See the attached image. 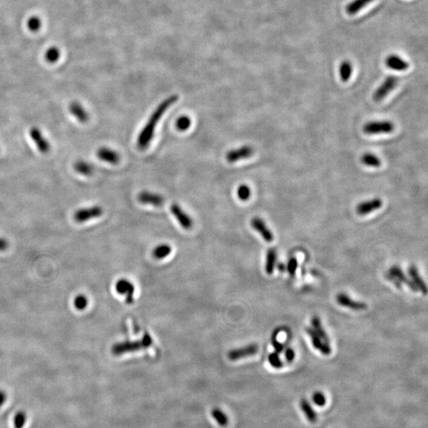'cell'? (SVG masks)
<instances>
[{
    "instance_id": "cb8c5ba5",
    "label": "cell",
    "mask_w": 428,
    "mask_h": 428,
    "mask_svg": "<svg viewBox=\"0 0 428 428\" xmlns=\"http://www.w3.org/2000/svg\"><path fill=\"white\" fill-rule=\"evenodd\" d=\"M276 258H277V252L274 248H270L267 251V258H266V266L265 270L267 274H272L275 267Z\"/></svg>"
},
{
    "instance_id": "484cf974",
    "label": "cell",
    "mask_w": 428,
    "mask_h": 428,
    "mask_svg": "<svg viewBox=\"0 0 428 428\" xmlns=\"http://www.w3.org/2000/svg\"><path fill=\"white\" fill-rule=\"evenodd\" d=\"M353 71V66L351 65V63L348 60L342 61V64L340 66V74L341 80L343 82H346L350 80L351 74Z\"/></svg>"
},
{
    "instance_id": "f1b7e54d",
    "label": "cell",
    "mask_w": 428,
    "mask_h": 428,
    "mask_svg": "<svg viewBox=\"0 0 428 428\" xmlns=\"http://www.w3.org/2000/svg\"><path fill=\"white\" fill-rule=\"evenodd\" d=\"M211 415L213 416V419L216 420V422L219 424L220 426L226 427L228 425V415H226L224 411H222V409H218V408L213 409L212 411H211Z\"/></svg>"
},
{
    "instance_id": "d6a6232c",
    "label": "cell",
    "mask_w": 428,
    "mask_h": 428,
    "mask_svg": "<svg viewBox=\"0 0 428 428\" xmlns=\"http://www.w3.org/2000/svg\"><path fill=\"white\" fill-rule=\"evenodd\" d=\"M190 125H191V120L189 119V117L182 116L177 120V129L181 131H185L187 129H189Z\"/></svg>"
},
{
    "instance_id": "ab89813d",
    "label": "cell",
    "mask_w": 428,
    "mask_h": 428,
    "mask_svg": "<svg viewBox=\"0 0 428 428\" xmlns=\"http://www.w3.org/2000/svg\"><path fill=\"white\" fill-rule=\"evenodd\" d=\"M8 241L4 239V238H2V237H0V252L6 251L7 248H8Z\"/></svg>"
},
{
    "instance_id": "7c38bea8",
    "label": "cell",
    "mask_w": 428,
    "mask_h": 428,
    "mask_svg": "<svg viewBox=\"0 0 428 428\" xmlns=\"http://www.w3.org/2000/svg\"><path fill=\"white\" fill-rule=\"evenodd\" d=\"M336 301L340 306L345 307V308L355 310V311H360V310L366 309L367 308V305L366 303L351 299V297L345 293H340L337 295Z\"/></svg>"
},
{
    "instance_id": "4316f807",
    "label": "cell",
    "mask_w": 428,
    "mask_h": 428,
    "mask_svg": "<svg viewBox=\"0 0 428 428\" xmlns=\"http://www.w3.org/2000/svg\"><path fill=\"white\" fill-rule=\"evenodd\" d=\"M171 252V247L166 243L159 244L153 251V256L156 259H162L169 256Z\"/></svg>"
},
{
    "instance_id": "9c48e42d",
    "label": "cell",
    "mask_w": 428,
    "mask_h": 428,
    "mask_svg": "<svg viewBox=\"0 0 428 428\" xmlns=\"http://www.w3.org/2000/svg\"><path fill=\"white\" fill-rule=\"evenodd\" d=\"M382 200L381 198H375L370 200L361 202L356 206V212L359 215L364 216L377 210L382 206Z\"/></svg>"
},
{
    "instance_id": "4fadbf2b",
    "label": "cell",
    "mask_w": 428,
    "mask_h": 428,
    "mask_svg": "<svg viewBox=\"0 0 428 428\" xmlns=\"http://www.w3.org/2000/svg\"><path fill=\"white\" fill-rule=\"evenodd\" d=\"M306 332L309 336L312 345L316 350L321 351V353L325 355H329L331 353V346L326 342H324L322 339L315 332L312 327H306Z\"/></svg>"
},
{
    "instance_id": "ffe728a7",
    "label": "cell",
    "mask_w": 428,
    "mask_h": 428,
    "mask_svg": "<svg viewBox=\"0 0 428 428\" xmlns=\"http://www.w3.org/2000/svg\"><path fill=\"white\" fill-rule=\"evenodd\" d=\"M409 274L412 282L417 287L418 290L421 291L422 293H424V294L426 295L428 293V288H427L426 283L424 282V280L421 278L417 268L415 266H411V267H409Z\"/></svg>"
},
{
    "instance_id": "7bdbcfd3",
    "label": "cell",
    "mask_w": 428,
    "mask_h": 428,
    "mask_svg": "<svg viewBox=\"0 0 428 428\" xmlns=\"http://www.w3.org/2000/svg\"><path fill=\"white\" fill-rule=\"evenodd\" d=\"M6 400H7V394L4 391L0 390V408L6 402Z\"/></svg>"
},
{
    "instance_id": "9a60e30c",
    "label": "cell",
    "mask_w": 428,
    "mask_h": 428,
    "mask_svg": "<svg viewBox=\"0 0 428 428\" xmlns=\"http://www.w3.org/2000/svg\"><path fill=\"white\" fill-rule=\"evenodd\" d=\"M138 200L142 204L153 205L154 206H161L164 203L163 196L149 191L141 192L138 195Z\"/></svg>"
},
{
    "instance_id": "e575fe53",
    "label": "cell",
    "mask_w": 428,
    "mask_h": 428,
    "mask_svg": "<svg viewBox=\"0 0 428 428\" xmlns=\"http://www.w3.org/2000/svg\"><path fill=\"white\" fill-rule=\"evenodd\" d=\"M278 332H279L278 330H275V331H274V333L272 334V336H271V342H272V345L274 347L276 353L280 354L284 351V346L278 341V338H277Z\"/></svg>"
},
{
    "instance_id": "8fae6325",
    "label": "cell",
    "mask_w": 428,
    "mask_h": 428,
    "mask_svg": "<svg viewBox=\"0 0 428 428\" xmlns=\"http://www.w3.org/2000/svg\"><path fill=\"white\" fill-rule=\"evenodd\" d=\"M171 211L174 218H176L177 221L179 222V224L184 229H190L192 228L193 221L188 213L183 210L179 205L175 204V203L171 205Z\"/></svg>"
},
{
    "instance_id": "30bf717a",
    "label": "cell",
    "mask_w": 428,
    "mask_h": 428,
    "mask_svg": "<svg viewBox=\"0 0 428 428\" xmlns=\"http://www.w3.org/2000/svg\"><path fill=\"white\" fill-rule=\"evenodd\" d=\"M30 137L32 138L34 142L37 145V149L41 153H49L50 150V144L48 141L47 139L44 137L43 134L41 133V130L37 127L31 128L30 130Z\"/></svg>"
},
{
    "instance_id": "1f68e13d",
    "label": "cell",
    "mask_w": 428,
    "mask_h": 428,
    "mask_svg": "<svg viewBox=\"0 0 428 428\" xmlns=\"http://www.w3.org/2000/svg\"><path fill=\"white\" fill-rule=\"evenodd\" d=\"M26 421V414L25 413V411H18L14 418V427L15 428H23Z\"/></svg>"
},
{
    "instance_id": "d6986e66",
    "label": "cell",
    "mask_w": 428,
    "mask_h": 428,
    "mask_svg": "<svg viewBox=\"0 0 428 428\" xmlns=\"http://www.w3.org/2000/svg\"><path fill=\"white\" fill-rule=\"evenodd\" d=\"M69 111L80 122L85 123L88 120V113L80 103L72 102L69 105Z\"/></svg>"
},
{
    "instance_id": "836d02e7",
    "label": "cell",
    "mask_w": 428,
    "mask_h": 428,
    "mask_svg": "<svg viewBox=\"0 0 428 428\" xmlns=\"http://www.w3.org/2000/svg\"><path fill=\"white\" fill-rule=\"evenodd\" d=\"M251 194H252V191H251V189L248 188V186L241 185L237 189V195H238V198L240 200H248Z\"/></svg>"
},
{
    "instance_id": "60d3db41",
    "label": "cell",
    "mask_w": 428,
    "mask_h": 428,
    "mask_svg": "<svg viewBox=\"0 0 428 428\" xmlns=\"http://www.w3.org/2000/svg\"><path fill=\"white\" fill-rule=\"evenodd\" d=\"M386 277H387L388 279L390 280V281H391V282H393V283H394V284L395 285V286H396L397 288H401V283H400V282H399L398 280L396 279L395 277L391 275L390 273L387 274V275H386Z\"/></svg>"
},
{
    "instance_id": "ee69618b",
    "label": "cell",
    "mask_w": 428,
    "mask_h": 428,
    "mask_svg": "<svg viewBox=\"0 0 428 428\" xmlns=\"http://www.w3.org/2000/svg\"><path fill=\"white\" fill-rule=\"evenodd\" d=\"M278 269L280 271H284L286 270V266L284 264H282V263H279L278 266Z\"/></svg>"
},
{
    "instance_id": "7a4b0ae2",
    "label": "cell",
    "mask_w": 428,
    "mask_h": 428,
    "mask_svg": "<svg viewBox=\"0 0 428 428\" xmlns=\"http://www.w3.org/2000/svg\"><path fill=\"white\" fill-rule=\"evenodd\" d=\"M153 344V339L150 335L145 333L142 338L137 341H125L114 344L112 347V353L116 356L123 354L135 352L142 349L148 348Z\"/></svg>"
},
{
    "instance_id": "83f0119b",
    "label": "cell",
    "mask_w": 428,
    "mask_h": 428,
    "mask_svg": "<svg viewBox=\"0 0 428 428\" xmlns=\"http://www.w3.org/2000/svg\"><path fill=\"white\" fill-rule=\"evenodd\" d=\"M361 162L364 165L372 168H379L381 164L380 159L372 153H366L361 155Z\"/></svg>"
},
{
    "instance_id": "ac0fdd59",
    "label": "cell",
    "mask_w": 428,
    "mask_h": 428,
    "mask_svg": "<svg viewBox=\"0 0 428 428\" xmlns=\"http://www.w3.org/2000/svg\"><path fill=\"white\" fill-rule=\"evenodd\" d=\"M389 273L398 280L400 283H405V285H407V286H409V288L411 289V291H414V292L419 291L417 287L415 286L412 281L407 277L406 274L404 273V271L400 269L398 266H394V267H391V269L389 271Z\"/></svg>"
},
{
    "instance_id": "277c9868",
    "label": "cell",
    "mask_w": 428,
    "mask_h": 428,
    "mask_svg": "<svg viewBox=\"0 0 428 428\" xmlns=\"http://www.w3.org/2000/svg\"><path fill=\"white\" fill-rule=\"evenodd\" d=\"M398 81V78H396L395 75H389L374 93V99L375 101L380 102L385 99L397 86Z\"/></svg>"
},
{
    "instance_id": "5bb4252c",
    "label": "cell",
    "mask_w": 428,
    "mask_h": 428,
    "mask_svg": "<svg viewBox=\"0 0 428 428\" xmlns=\"http://www.w3.org/2000/svg\"><path fill=\"white\" fill-rule=\"evenodd\" d=\"M251 224L255 230L257 231L261 235V237H263L266 242L271 243L273 241V233L271 232V229L267 227L263 220L259 218H254L252 220Z\"/></svg>"
},
{
    "instance_id": "6da1fadb",
    "label": "cell",
    "mask_w": 428,
    "mask_h": 428,
    "mask_svg": "<svg viewBox=\"0 0 428 428\" xmlns=\"http://www.w3.org/2000/svg\"><path fill=\"white\" fill-rule=\"evenodd\" d=\"M178 96L176 95H171L170 97L166 99L162 102L161 103L158 105L155 111L152 114L149 118L146 125H144V129L141 130L140 135L138 137L137 146L141 150L147 149L151 141L153 140V135L155 133V126L157 125L159 119H161L166 110L176 103L178 100Z\"/></svg>"
},
{
    "instance_id": "ba28073f",
    "label": "cell",
    "mask_w": 428,
    "mask_h": 428,
    "mask_svg": "<svg viewBox=\"0 0 428 428\" xmlns=\"http://www.w3.org/2000/svg\"><path fill=\"white\" fill-rule=\"evenodd\" d=\"M254 149L249 145H244L239 149H233L227 153L226 159L229 163L239 161L241 159H247L253 155Z\"/></svg>"
},
{
    "instance_id": "8d00e7d4",
    "label": "cell",
    "mask_w": 428,
    "mask_h": 428,
    "mask_svg": "<svg viewBox=\"0 0 428 428\" xmlns=\"http://www.w3.org/2000/svg\"><path fill=\"white\" fill-rule=\"evenodd\" d=\"M297 267H298V262H297V258H295V257H292V258L289 260L288 264H287V271H288L289 274H290V275L295 276L296 274V271H297Z\"/></svg>"
},
{
    "instance_id": "4dcf8cb0",
    "label": "cell",
    "mask_w": 428,
    "mask_h": 428,
    "mask_svg": "<svg viewBox=\"0 0 428 428\" xmlns=\"http://www.w3.org/2000/svg\"><path fill=\"white\" fill-rule=\"evenodd\" d=\"M268 361L271 366L274 369H281L283 366V362L280 359L278 354L276 352H273L268 355Z\"/></svg>"
},
{
    "instance_id": "d4e9b609",
    "label": "cell",
    "mask_w": 428,
    "mask_h": 428,
    "mask_svg": "<svg viewBox=\"0 0 428 428\" xmlns=\"http://www.w3.org/2000/svg\"><path fill=\"white\" fill-rule=\"evenodd\" d=\"M74 168L76 171V172L80 173L83 175H86V176L90 175L94 171V167L92 164H90V163L85 161V160H78L77 162H75V164H74Z\"/></svg>"
},
{
    "instance_id": "e0dca14e",
    "label": "cell",
    "mask_w": 428,
    "mask_h": 428,
    "mask_svg": "<svg viewBox=\"0 0 428 428\" xmlns=\"http://www.w3.org/2000/svg\"><path fill=\"white\" fill-rule=\"evenodd\" d=\"M96 154H97L98 157L101 160L107 162L110 164H118L120 160V155L119 153L112 149H109V148H105V147H103V148L98 149Z\"/></svg>"
},
{
    "instance_id": "f546056e",
    "label": "cell",
    "mask_w": 428,
    "mask_h": 428,
    "mask_svg": "<svg viewBox=\"0 0 428 428\" xmlns=\"http://www.w3.org/2000/svg\"><path fill=\"white\" fill-rule=\"evenodd\" d=\"M87 305H88V300L84 295H77L74 300V306L75 308L80 311L85 309L87 307Z\"/></svg>"
},
{
    "instance_id": "3957f363",
    "label": "cell",
    "mask_w": 428,
    "mask_h": 428,
    "mask_svg": "<svg viewBox=\"0 0 428 428\" xmlns=\"http://www.w3.org/2000/svg\"><path fill=\"white\" fill-rule=\"evenodd\" d=\"M394 123L390 120H377L370 121L363 125L362 130L367 135H375V134H390L394 131Z\"/></svg>"
},
{
    "instance_id": "44dd1931",
    "label": "cell",
    "mask_w": 428,
    "mask_h": 428,
    "mask_svg": "<svg viewBox=\"0 0 428 428\" xmlns=\"http://www.w3.org/2000/svg\"><path fill=\"white\" fill-rule=\"evenodd\" d=\"M373 1L374 0H353L346 6V13L350 15H356Z\"/></svg>"
},
{
    "instance_id": "74e56055",
    "label": "cell",
    "mask_w": 428,
    "mask_h": 428,
    "mask_svg": "<svg viewBox=\"0 0 428 428\" xmlns=\"http://www.w3.org/2000/svg\"><path fill=\"white\" fill-rule=\"evenodd\" d=\"M59 57V52L58 51H56V50H50L49 52H47V55H46V58L50 62H54V61H56Z\"/></svg>"
},
{
    "instance_id": "f35d334b",
    "label": "cell",
    "mask_w": 428,
    "mask_h": 428,
    "mask_svg": "<svg viewBox=\"0 0 428 428\" xmlns=\"http://www.w3.org/2000/svg\"><path fill=\"white\" fill-rule=\"evenodd\" d=\"M285 357H286V361L288 362H292L294 360L295 352L292 348L286 349L285 352Z\"/></svg>"
},
{
    "instance_id": "7402d4cb",
    "label": "cell",
    "mask_w": 428,
    "mask_h": 428,
    "mask_svg": "<svg viewBox=\"0 0 428 428\" xmlns=\"http://www.w3.org/2000/svg\"><path fill=\"white\" fill-rule=\"evenodd\" d=\"M311 324H312V328L314 330L315 332L322 339L324 342H326L327 344H329V338H328V336L326 333L323 326L321 325V320H320L318 316H313L312 318V321H311Z\"/></svg>"
},
{
    "instance_id": "2e32d148",
    "label": "cell",
    "mask_w": 428,
    "mask_h": 428,
    "mask_svg": "<svg viewBox=\"0 0 428 428\" xmlns=\"http://www.w3.org/2000/svg\"><path fill=\"white\" fill-rule=\"evenodd\" d=\"M385 65L389 68L394 70V71H406L407 69L409 68V63L401 58L400 56L395 55V54H392L390 56H388L385 60Z\"/></svg>"
},
{
    "instance_id": "603a6c76",
    "label": "cell",
    "mask_w": 428,
    "mask_h": 428,
    "mask_svg": "<svg viewBox=\"0 0 428 428\" xmlns=\"http://www.w3.org/2000/svg\"><path fill=\"white\" fill-rule=\"evenodd\" d=\"M300 407L303 411L304 415H306V417L307 418V420L310 423H316L317 420V415L308 400H306V399L301 400L300 402Z\"/></svg>"
},
{
    "instance_id": "d590c367",
    "label": "cell",
    "mask_w": 428,
    "mask_h": 428,
    "mask_svg": "<svg viewBox=\"0 0 428 428\" xmlns=\"http://www.w3.org/2000/svg\"><path fill=\"white\" fill-rule=\"evenodd\" d=\"M312 400L319 407L325 406V404L327 402L326 396L321 392H316V393H314L313 395H312Z\"/></svg>"
},
{
    "instance_id": "5b68a950",
    "label": "cell",
    "mask_w": 428,
    "mask_h": 428,
    "mask_svg": "<svg viewBox=\"0 0 428 428\" xmlns=\"http://www.w3.org/2000/svg\"><path fill=\"white\" fill-rule=\"evenodd\" d=\"M103 213V209L99 205L83 208L75 212L74 214V219L78 223H84L94 218H99Z\"/></svg>"
},
{
    "instance_id": "b9f144b4",
    "label": "cell",
    "mask_w": 428,
    "mask_h": 428,
    "mask_svg": "<svg viewBox=\"0 0 428 428\" xmlns=\"http://www.w3.org/2000/svg\"><path fill=\"white\" fill-rule=\"evenodd\" d=\"M39 25H40V22H39L37 18H35V19L33 18V19L30 20V23H29L30 28H32L33 30H37L39 27Z\"/></svg>"
},
{
    "instance_id": "52a82bcc",
    "label": "cell",
    "mask_w": 428,
    "mask_h": 428,
    "mask_svg": "<svg viewBox=\"0 0 428 428\" xmlns=\"http://www.w3.org/2000/svg\"><path fill=\"white\" fill-rule=\"evenodd\" d=\"M115 289L116 291L119 294L125 295L126 298L125 301L129 305H131L134 302V295L135 292V288L131 282H129L128 280L121 279L119 280L115 284Z\"/></svg>"
},
{
    "instance_id": "8992f818",
    "label": "cell",
    "mask_w": 428,
    "mask_h": 428,
    "mask_svg": "<svg viewBox=\"0 0 428 428\" xmlns=\"http://www.w3.org/2000/svg\"><path fill=\"white\" fill-rule=\"evenodd\" d=\"M258 351V346L255 343L243 346L240 348L234 349L229 351L228 354V358L231 361H237V360L244 359V358L251 357L256 355Z\"/></svg>"
}]
</instances>
